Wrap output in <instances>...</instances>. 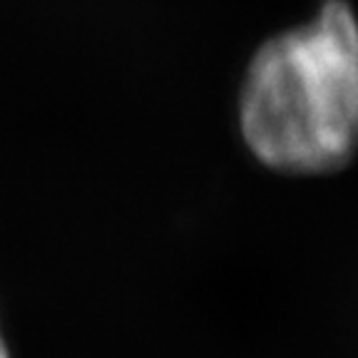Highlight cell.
Returning <instances> with one entry per match:
<instances>
[{"label":"cell","instance_id":"1","mask_svg":"<svg viewBox=\"0 0 358 358\" xmlns=\"http://www.w3.org/2000/svg\"><path fill=\"white\" fill-rule=\"evenodd\" d=\"M239 129L264 167L329 174L358 152V17L324 0L299 28L264 40L239 90Z\"/></svg>","mask_w":358,"mask_h":358},{"label":"cell","instance_id":"2","mask_svg":"<svg viewBox=\"0 0 358 358\" xmlns=\"http://www.w3.org/2000/svg\"><path fill=\"white\" fill-rule=\"evenodd\" d=\"M0 358H10V351H8V343L3 338V331H0Z\"/></svg>","mask_w":358,"mask_h":358}]
</instances>
